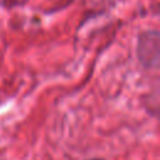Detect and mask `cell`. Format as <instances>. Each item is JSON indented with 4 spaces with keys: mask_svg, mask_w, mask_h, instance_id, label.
I'll use <instances>...</instances> for the list:
<instances>
[{
    "mask_svg": "<svg viewBox=\"0 0 160 160\" xmlns=\"http://www.w3.org/2000/svg\"><path fill=\"white\" fill-rule=\"evenodd\" d=\"M95 160H99V159H95Z\"/></svg>",
    "mask_w": 160,
    "mask_h": 160,
    "instance_id": "obj_1",
    "label": "cell"
}]
</instances>
